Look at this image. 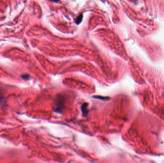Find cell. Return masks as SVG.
Returning a JSON list of instances; mask_svg holds the SVG:
<instances>
[{
    "mask_svg": "<svg viewBox=\"0 0 164 163\" xmlns=\"http://www.w3.org/2000/svg\"><path fill=\"white\" fill-rule=\"evenodd\" d=\"M55 111L56 112H62L65 103V98L62 95H58L55 99Z\"/></svg>",
    "mask_w": 164,
    "mask_h": 163,
    "instance_id": "cell-1",
    "label": "cell"
},
{
    "mask_svg": "<svg viewBox=\"0 0 164 163\" xmlns=\"http://www.w3.org/2000/svg\"><path fill=\"white\" fill-rule=\"evenodd\" d=\"M88 103H84L83 105H82V114L84 117H86L88 114Z\"/></svg>",
    "mask_w": 164,
    "mask_h": 163,
    "instance_id": "cell-2",
    "label": "cell"
},
{
    "mask_svg": "<svg viewBox=\"0 0 164 163\" xmlns=\"http://www.w3.org/2000/svg\"><path fill=\"white\" fill-rule=\"evenodd\" d=\"M82 18H83V15H79V16L76 19L75 22L77 24H79L81 22H82Z\"/></svg>",
    "mask_w": 164,
    "mask_h": 163,
    "instance_id": "cell-3",
    "label": "cell"
},
{
    "mask_svg": "<svg viewBox=\"0 0 164 163\" xmlns=\"http://www.w3.org/2000/svg\"><path fill=\"white\" fill-rule=\"evenodd\" d=\"M49 1H51L52 2H59V0H49Z\"/></svg>",
    "mask_w": 164,
    "mask_h": 163,
    "instance_id": "cell-4",
    "label": "cell"
}]
</instances>
